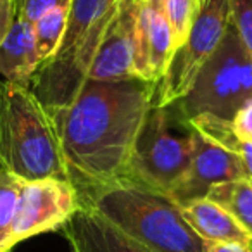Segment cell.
<instances>
[{
	"label": "cell",
	"mask_w": 252,
	"mask_h": 252,
	"mask_svg": "<svg viewBox=\"0 0 252 252\" xmlns=\"http://www.w3.org/2000/svg\"><path fill=\"white\" fill-rule=\"evenodd\" d=\"M251 251H252V249H251Z\"/></svg>",
	"instance_id": "obj_27"
},
{
	"label": "cell",
	"mask_w": 252,
	"mask_h": 252,
	"mask_svg": "<svg viewBox=\"0 0 252 252\" xmlns=\"http://www.w3.org/2000/svg\"><path fill=\"white\" fill-rule=\"evenodd\" d=\"M67 16H69V7H59L47 12L38 21L33 23L35 47L40 64L52 59L57 50H59L64 33H66Z\"/></svg>",
	"instance_id": "obj_17"
},
{
	"label": "cell",
	"mask_w": 252,
	"mask_h": 252,
	"mask_svg": "<svg viewBox=\"0 0 252 252\" xmlns=\"http://www.w3.org/2000/svg\"><path fill=\"white\" fill-rule=\"evenodd\" d=\"M25 182L21 176L0 169V251L4 252H11L14 247L12 233Z\"/></svg>",
	"instance_id": "obj_16"
},
{
	"label": "cell",
	"mask_w": 252,
	"mask_h": 252,
	"mask_svg": "<svg viewBox=\"0 0 252 252\" xmlns=\"http://www.w3.org/2000/svg\"><path fill=\"white\" fill-rule=\"evenodd\" d=\"M206 252H252L251 244H238V242H211L206 245Z\"/></svg>",
	"instance_id": "obj_23"
},
{
	"label": "cell",
	"mask_w": 252,
	"mask_h": 252,
	"mask_svg": "<svg viewBox=\"0 0 252 252\" xmlns=\"http://www.w3.org/2000/svg\"><path fill=\"white\" fill-rule=\"evenodd\" d=\"M0 161L26 182L69 180L49 109L23 85L0 80ZM71 182V180H69Z\"/></svg>",
	"instance_id": "obj_3"
},
{
	"label": "cell",
	"mask_w": 252,
	"mask_h": 252,
	"mask_svg": "<svg viewBox=\"0 0 252 252\" xmlns=\"http://www.w3.org/2000/svg\"><path fill=\"white\" fill-rule=\"evenodd\" d=\"M231 25V0H200L185 42L173 52L164 76L154 87L152 105L175 104L189 92L200 67L214 54Z\"/></svg>",
	"instance_id": "obj_7"
},
{
	"label": "cell",
	"mask_w": 252,
	"mask_h": 252,
	"mask_svg": "<svg viewBox=\"0 0 252 252\" xmlns=\"http://www.w3.org/2000/svg\"><path fill=\"white\" fill-rule=\"evenodd\" d=\"M193 138V126L178 105H152L140 126L123 180L169 195L190 168Z\"/></svg>",
	"instance_id": "obj_5"
},
{
	"label": "cell",
	"mask_w": 252,
	"mask_h": 252,
	"mask_svg": "<svg viewBox=\"0 0 252 252\" xmlns=\"http://www.w3.org/2000/svg\"><path fill=\"white\" fill-rule=\"evenodd\" d=\"M231 25L252 56V0H231Z\"/></svg>",
	"instance_id": "obj_19"
},
{
	"label": "cell",
	"mask_w": 252,
	"mask_h": 252,
	"mask_svg": "<svg viewBox=\"0 0 252 252\" xmlns=\"http://www.w3.org/2000/svg\"><path fill=\"white\" fill-rule=\"evenodd\" d=\"M154 87L140 78L87 80L69 104L49 109L69 180L78 190L126 176L137 135L152 107Z\"/></svg>",
	"instance_id": "obj_1"
},
{
	"label": "cell",
	"mask_w": 252,
	"mask_h": 252,
	"mask_svg": "<svg viewBox=\"0 0 252 252\" xmlns=\"http://www.w3.org/2000/svg\"><path fill=\"white\" fill-rule=\"evenodd\" d=\"M71 252H149L95 209H81L63 226Z\"/></svg>",
	"instance_id": "obj_12"
},
{
	"label": "cell",
	"mask_w": 252,
	"mask_h": 252,
	"mask_svg": "<svg viewBox=\"0 0 252 252\" xmlns=\"http://www.w3.org/2000/svg\"><path fill=\"white\" fill-rule=\"evenodd\" d=\"M123 0H73L63 43L40 64L28 88L47 109L67 105L88 78L109 25Z\"/></svg>",
	"instance_id": "obj_4"
},
{
	"label": "cell",
	"mask_w": 252,
	"mask_h": 252,
	"mask_svg": "<svg viewBox=\"0 0 252 252\" xmlns=\"http://www.w3.org/2000/svg\"><path fill=\"white\" fill-rule=\"evenodd\" d=\"M231 130L238 140L252 142V95L235 112L231 119Z\"/></svg>",
	"instance_id": "obj_21"
},
{
	"label": "cell",
	"mask_w": 252,
	"mask_h": 252,
	"mask_svg": "<svg viewBox=\"0 0 252 252\" xmlns=\"http://www.w3.org/2000/svg\"><path fill=\"white\" fill-rule=\"evenodd\" d=\"M38 66L33 23L16 14L7 35L0 43V80L28 87Z\"/></svg>",
	"instance_id": "obj_13"
},
{
	"label": "cell",
	"mask_w": 252,
	"mask_h": 252,
	"mask_svg": "<svg viewBox=\"0 0 252 252\" xmlns=\"http://www.w3.org/2000/svg\"><path fill=\"white\" fill-rule=\"evenodd\" d=\"M135 9V74L158 85L175 52L164 0H131Z\"/></svg>",
	"instance_id": "obj_9"
},
{
	"label": "cell",
	"mask_w": 252,
	"mask_h": 252,
	"mask_svg": "<svg viewBox=\"0 0 252 252\" xmlns=\"http://www.w3.org/2000/svg\"><path fill=\"white\" fill-rule=\"evenodd\" d=\"M182 213L189 224L206 244L211 242H238L251 244L252 238L244 231V228L218 204L209 199H197L183 204Z\"/></svg>",
	"instance_id": "obj_14"
},
{
	"label": "cell",
	"mask_w": 252,
	"mask_h": 252,
	"mask_svg": "<svg viewBox=\"0 0 252 252\" xmlns=\"http://www.w3.org/2000/svg\"><path fill=\"white\" fill-rule=\"evenodd\" d=\"M252 95V56L230 25L223 42L200 67L195 81L175 102L187 119L209 116L231 121Z\"/></svg>",
	"instance_id": "obj_6"
},
{
	"label": "cell",
	"mask_w": 252,
	"mask_h": 252,
	"mask_svg": "<svg viewBox=\"0 0 252 252\" xmlns=\"http://www.w3.org/2000/svg\"><path fill=\"white\" fill-rule=\"evenodd\" d=\"M16 14V0H0V43L7 35Z\"/></svg>",
	"instance_id": "obj_22"
},
{
	"label": "cell",
	"mask_w": 252,
	"mask_h": 252,
	"mask_svg": "<svg viewBox=\"0 0 252 252\" xmlns=\"http://www.w3.org/2000/svg\"><path fill=\"white\" fill-rule=\"evenodd\" d=\"M0 169H4V166H2V161H0Z\"/></svg>",
	"instance_id": "obj_24"
},
{
	"label": "cell",
	"mask_w": 252,
	"mask_h": 252,
	"mask_svg": "<svg viewBox=\"0 0 252 252\" xmlns=\"http://www.w3.org/2000/svg\"><path fill=\"white\" fill-rule=\"evenodd\" d=\"M81 204L95 209L149 252H206L178 202L131 180L78 190Z\"/></svg>",
	"instance_id": "obj_2"
},
{
	"label": "cell",
	"mask_w": 252,
	"mask_h": 252,
	"mask_svg": "<svg viewBox=\"0 0 252 252\" xmlns=\"http://www.w3.org/2000/svg\"><path fill=\"white\" fill-rule=\"evenodd\" d=\"M251 249H252V240H251Z\"/></svg>",
	"instance_id": "obj_25"
},
{
	"label": "cell",
	"mask_w": 252,
	"mask_h": 252,
	"mask_svg": "<svg viewBox=\"0 0 252 252\" xmlns=\"http://www.w3.org/2000/svg\"><path fill=\"white\" fill-rule=\"evenodd\" d=\"M0 252H4V251H0Z\"/></svg>",
	"instance_id": "obj_26"
},
{
	"label": "cell",
	"mask_w": 252,
	"mask_h": 252,
	"mask_svg": "<svg viewBox=\"0 0 252 252\" xmlns=\"http://www.w3.org/2000/svg\"><path fill=\"white\" fill-rule=\"evenodd\" d=\"M193 131L195 138L190 168L185 178L169 193V197L180 206L197 199H206L214 185L247 178L240 156L199 133L195 128Z\"/></svg>",
	"instance_id": "obj_10"
},
{
	"label": "cell",
	"mask_w": 252,
	"mask_h": 252,
	"mask_svg": "<svg viewBox=\"0 0 252 252\" xmlns=\"http://www.w3.org/2000/svg\"><path fill=\"white\" fill-rule=\"evenodd\" d=\"M81 209V197L69 180L25 182L14 223V245L35 235L63 228Z\"/></svg>",
	"instance_id": "obj_8"
},
{
	"label": "cell",
	"mask_w": 252,
	"mask_h": 252,
	"mask_svg": "<svg viewBox=\"0 0 252 252\" xmlns=\"http://www.w3.org/2000/svg\"><path fill=\"white\" fill-rule=\"evenodd\" d=\"M71 2L73 0H16V11L23 19L35 23L54 9L71 7Z\"/></svg>",
	"instance_id": "obj_20"
},
{
	"label": "cell",
	"mask_w": 252,
	"mask_h": 252,
	"mask_svg": "<svg viewBox=\"0 0 252 252\" xmlns=\"http://www.w3.org/2000/svg\"><path fill=\"white\" fill-rule=\"evenodd\" d=\"M135 74V9L131 0H123L109 25L87 80L123 81Z\"/></svg>",
	"instance_id": "obj_11"
},
{
	"label": "cell",
	"mask_w": 252,
	"mask_h": 252,
	"mask_svg": "<svg viewBox=\"0 0 252 252\" xmlns=\"http://www.w3.org/2000/svg\"><path fill=\"white\" fill-rule=\"evenodd\" d=\"M206 199L223 207L252 238V180L238 178L214 185Z\"/></svg>",
	"instance_id": "obj_15"
},
{
	"label": "cell",
	"mask_w": 252,
	"mask_h": 252,
	"mask_svg": "<svg viewBox=\"0 0 252 252\" xmlns=\"http://www.w3.org/2000/svg\"><path fill=\"white\" fill-rule=\"evenodd\" d=\"M200 0H164V9L171 23L175 50L185 42L195 14L199 11Z\"/></svg>",
	"instance_id": "obj_18"
}]
</instances>
